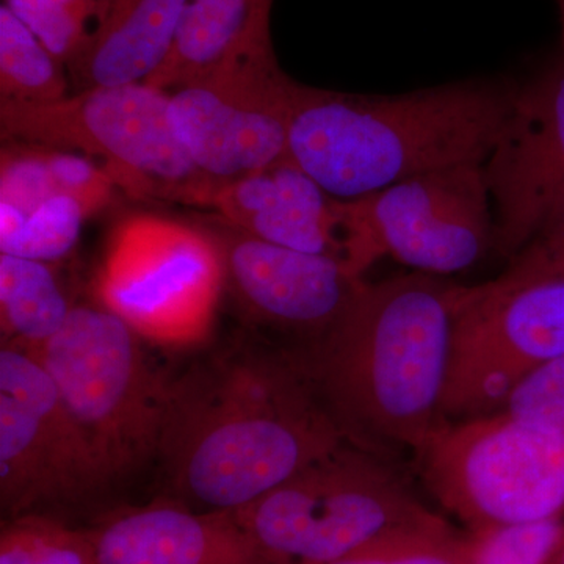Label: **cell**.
Listing matches in <instances>:
<instances>
[{
  "label": "cell",
  "instance_id": "obj_1",
  "mask_svg": "<svg viewBox=\"0 0 564 564\" xmlns=\"http://www.w3.org/2000/svg\"><path fill=\"white\" fill-rule=\"evenodd\" d=\"M344 443L296 356L240 339L170 380L158 459L181 499L236 511Z\"/></svg>",
  "mask_w": 564,
  "mask_h": 564
},
{
  "label": "cell",
  "instance_id": "obj_2",
  "mask_svg": "<svg viewBox=\"0 0 564 564\" xmlns=\"http://www.w3.org/2000/svg\"><path fill=\"white\" fill-rule=\"evenodd\" d=\"M459 285L415 272L364 281L332 328L296 352L326 413L362 451L422 454L445 425Z\"/></svg>",
  "mask_w": 564,
  "mask_h": 564
},
{
  "label": "cell",
  "instance_id": "obj_3",
  "mask_svg": "<svg viewBox=\"0 0 564 564\" xmlns=\"http://www.w3.org/2000/svg\"><path fill=\"white\" fill-rule=\"evenodd\" d=\"M518 87L469 79L403 95L299 84L289 158L336 199H356L433 170L484 163Z\"/></svg>",
  "mask_w": 564,
  "mask_h": 564
},
{
  "label": "cell",
  "instance_id": "obj_4",
  "mask_svg": "<svg viewBox=\"0 0 564 564\" xmlns=\"http://www.w3.org/2000/svg\"><path fill=\"white\" fill-rule=\"evenodd\" d=\"M0 131L6 141L87 155L133 198L210 207L220 187L177 137L170 93L148 84L91 88L47 104L0 101Z\"/></svg>",
  "mask_w": 564,
  "mask_h": 564
},
{
  "label": "cell",
  "instance_id": "obj_5",
  "mask_svg": "<svg viewBox=\"0 0 564 564\" xmlns=\"http://www.w3.org/2000/svg\"><path fill=\"white\" fill-rule=\"evenodd\" d=\"M140 336L110 310L74 306L33 351L51 375L110 484L158 462L170 380L152 369Z\"/></svg>",
  "mask_w": 564,
  "mask_h": 564
},
{
  "label": "cell",
  "instance_id": "obj_6",
  "mask_svg": "<svg viewBox=\"0 0 564 564\" xmlns=\"http://www.w3.org/2000/svg\"><path fill=\"white\" fill-rule=\"evenodd\" d=\"M232 514L270 564H332L437 519L383 463L347 441Z\"/></svg>",
  "mask_w": 564,
  "mask_h": 564
},
{
  "label": "cell",
  "instance_id": "obj_7",
  "mask_svg": "<svg viewBox=\"0 0 564 564\" xmlns=\"http://www.w3.org/2000/svg\"><path fill=\"white\" fill-rule=\"evenodd\" d=\"M422 480L475 530L564 513V433L505 413L441 426L422 454Z\"/></svg>",
  "mask_w": 564,
  "mask_h": 564
},
{
  "label": "cell",
  "instance_id": "obj_8",
  "mask_svg": "<svg viewBox=\"0 0 564 564\" xmlns=\"http://www.w3.org/2000/svg\"><path fill=\"white\" fill-rule=\"evenodd\" d=\"M337 210L356 278L384 256L440 276L463 272L494 250L484 163L415 174L361 198L337 199Z\"/></svg>",
  "mask_w": 564,
  "mask_h": 564
},
{
  "label": "cell",
  "instance_id": "obj_9",
  "mask_svg": "<svg viewBox=\"0 0 564 564\" xmlns=\"http://www.w3.org/2000/svg\"><path fill=\"white\" fill-rule=\"evenodd\" d=\"M564 355V276L502 273L459 285L443 417L496 413L522 378Z\"/></svg>",
  "mask_w": 564,
  "mask_h": 564
},
{
  "label": "cell",
  "instance_id": "obj_10",
  "mask_svg": "<svg viewBox=\"0 0 564 564\" xmlns=\"http://www.w3.org/2000/svg\"><path fill=\"white\" fill-rule=\"evenodd\" d=\"M223 288L225 265L210 234L155 215L118 223L96 278L99 304L162 344L206 336Z\"/></svg>",
  "mask_w": 564,
  "mask_h": 564
},
{
  "label": "cell",
  "instance_id": "obj_11",
  "mask_svg": "<svg viewBox=\"0 0 564 564\" xmlns=\"http://www.w3.org/2000/svg\"><path fill=\"white\" fill-rule=\"evenodd\" d=\"M39 356L0 350V503L9 518L80 503L110 486Z\"/></svg>",
  "mask_w": 564,
  "mask_h": 564
},
{
  "label": "cell",
  "instance_id": "obj_12",
  "mask_svg": "<svg viewBox=\"0 0 564 564\" xmlns=\"http://www.w3.org/2000/svg\"><path fill=\"white\" fill-rule=\"evenodd\" d=\"M299 82L274 52L223 63L170 91L177 137L218 185L289 159Z\"/></svg>",
  "mask_w": 564,
  "mask_h": 564
},
{
  "label": "cell",
  "instance_id": "obj_13",
  "mask_svg": "<svg viewBox=\"0 0 564 564\" xmlns=\"http://www.w3.org/2000/svg\"><path fill=\"white\" fill-rule=\"evenodd\" d=\"M484 174L494 250L513 258L564 204V62L518 87Z\"/></svg>",
  "mask_w": 564,
  "mask_h": 564
},
{
  "label": "cell",
  "instance_id": "obj_14",
  "mask_svg": "<svg viewBox=\"0 0 564 564\" xmlns=\"http://www.w3.org/2000/svg\"><path fill=\"white\" fill-rule=\"evenodd\" d=\"M204 225L221 252L226 288L247 317L306 344L332 328L364 280L336 259L263 242L218 215Z\"/></svg>",
  "mask_w": 564,
  "mask_h": 564
},
{
  "label": "cell",
  "instance_id": "obj_15",
  "mask_svg": "<svg viewBox=\"0 0 564 564\" xmlns=\"http://www.w3.org/2000/svg\"><path fill=\"white\" fill-rule=\"evenodd\" d=\"M210 207L223 220L256 239L328 256L347 269V242L337 199L291 158L220 185Z\"/></svg>",
  "mask_w": 564,
  "mask_h": 564
},
{
  "label": "cell",
  "instance_id": "obj_16",
  "mask_svg": "<svg viewBox=\"0 0 564 564\" xmlns=\"http://www.w3.org/2000/svg\"><path fill=\"white\" fill-rule=\"evenodd\" d=\"M91 538L98 564H270L232 511L155 502L111 516Z\"/></svg>",
  "mask_w": 564,
  "mask_h": 564
},
{
  "label": "cell",
  "instance_id": "obj_17",
  "mask_svg": "<svg viewBox=\"0 0 564 564\" xmlns=\"http://www.w3.org/2000/svg\"><path fill=\"white\" fill-rule=\"evenodd\" d=\"M188 0H110L101 28L68 66L70 90L144 84L180 32Z\"/></svg>",
  "mask_w": 564,
  "mask_h": 564
},
{
  "label": "cell",
  "instance_id": "obj_18",
  "mask_svg": "<svg viewBox=\"0 0 564 564\" xmlns=\"http://www.w3.org/2000/svg\"><path fill=\"white\" fill-rule=\"evenodd\" d=\"M274 0H188L176 43L144 82L173 91L223 63L273 51Z\"/></svg>",
  "mask_w": 564,
  "mask_h": 564
},
{
  "label": "cell",
  "instance_id": "obj_19",
  "mask_svg": "<svg viewBox=\"0 0 564 564\" xmlns=\"http://www.w3.org/2000/svg\"><path fill=\"white\" fill-rule=\"evenodd\" d=\"M117 191L101 163L79 152L7 140L0 158V203L29 212L55 196H70L90 215Z\"/></svg>",
  "mask_w": 564,
  "mask_h": 564
},
{
  "label": "cell",
  "instance_id": "obj_20",
  "mask_svg": "<svg viewBox=\"0 0 564 564\" xmlns=\"http://www.w3.org/2000/svg\"><path fill=\"white\" fill-rule=\"evenodd\" d=\"M51 263L0 252V322L3 343L36 351L73 311Z\"/></svg>",
  "mask_w": 564,
  "mask_h": 564
},
{
  "label": "cell",
  "instance_id": "obj_21",
  "mask_svg": "<svg viewBox=\"0 0 564 564\" xmlns=\"http://www.w3.org/2000/svg\"><path fill=\"white\" fill-rule=\"evenodd\" d=\"M68 69L6 6L0 7V101L47 104L66 98Z\"/></svg>",
  "mask_w": 564,
  "mask_h": 564
},
{
  "label": "cell",
  "instance_id": "obj_22",
  "mask_svg": "<svg viewBox=\"0 0 564 564\" xmlns=\"http://www.w3.org/2000/svg\"><path fill=\"white\" fill-rule=\"evenodd\" d=\"M88 217L87 207L70 196H55L29 212L0 203V252L47 263L61 261L79 242Z\"/></svg>",
  "mask_w": 564,
  "mask_h": 564
},
{
  "label": "cell",
  "instance_id": "obj_23",
  "mask_svg": "<svg viewBox=\"0 0 564 564\" xmlns=\"http://www.w3.org/2000/svg\"><path fill=\"white\" fill-rule=\"evenodd\" d=\"M68 69L101 28L110 0H3Z\"/></svg>",
  "mask_w": 564,
  "mask_h": 564
},
{
  "label": "cell",
  "instance_id": "obj_24",
  "mask_svg": "<svg viewBox=\"0 0 564 564\" xmlns=\"http://www.w3.org/2000/svg\"><path fill=\"white\" fill-rule=\"evenodd\" d=\"M0 564H98L91 532L43 514L9 518L0 534Z\"/></svg>",
  "mask_w": 564,
  "mask_h": 564
},
{
  "label": "cell",
  "instance_id": "obj_25",
  "mask_svg": "<svg viewBox=\"0 0 564 564\" xmlns=\"http://www.w3.org/2000/svg\"><path fill=\"white\" fill-rule=\"evenodd\" d=\"M564 544L562 519L488 527L464 541L466 564H552Z\"/></svg>",
  "mask_w": 564,
  "mask_h": 564
},
{
  "label": "cell",
  "instance_id": "obj_26",
  "mask_svg": "<svg viewBox=\"0 0 564 564\" xmlns=\"http://www.w3.org/2000/svg\"><path fill=\"white\" fill-rule=\"evenodd\" d=\"M332 564H466L464 541L440 519L397 530Z\"/></svg>",
  "mask_w": 564,
  "mask_h": 564
},
{
  "label": "cell",
  "instance_id": "obj_27",
  "mask_svg": "<svg viewBox=\"0 0 564 564\" xmlns=\"http://www.w3.org/2000/svg\"><path fill=\"white\" fill-rule=\"evenodd\" d=\"M497 411L564 433V355L522 378Z\"/></svg>",
  "mask_w": 564,
  "mask_h": 564
},
{
  "label": "cell",
  "instance_id": "obj_28",
  "mask_svg": "<svg viewBox=\"0 0 564 564\" xmlns=\"http://www.w3.org/2000/svg\"><path fill=\"white\" fill-rule=\"evenodd\" d=\"M511 259L507 272L525 276H564V204Z\"/></svg>",
  "mask_w": 564,
  "mask_h": 564
},
{
  "label": "cell",
  "instance_id": "obj_29",
  "mask_svg": "<svg viewBox=\"0 0 564 564\" xmlns=\"http://www.w3.org/2000/svg\"><path fill=\"white\" fill-rule=\"evenodd\" d=\"M558 2L560 17H562V33H563V47H564V0H556Z\"/></svg>",
  "mask_w": 564,
  "mask_h": 564
},
{
  "label": "cell",
  "instance_id": "obj_30",
  "mask_svg": "<svg viewBox=\"0 0 564 564\" xmlns=\"http://www.w3.org/2000/svg\"><path fill=\"white\" fill-rule=\"evenodd\" d=\"M552 564H564V544L562 545V549H560V552L556 554L554 563Z\"/></svg>",
  "mask_w": 564,
  "mask_h": 564
}]
</instances>
